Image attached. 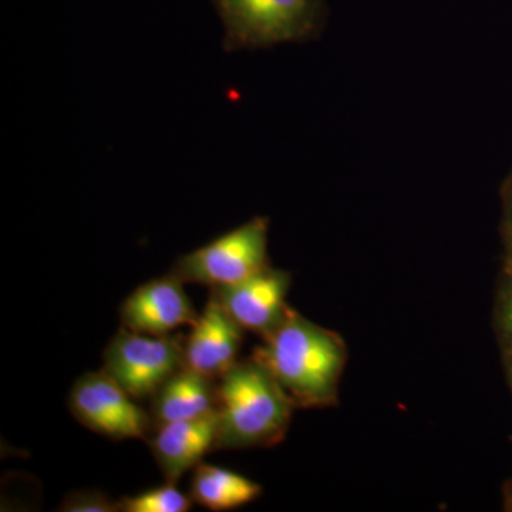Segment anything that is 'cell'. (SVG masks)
I'll return each instance as SVG.
<instances>
[{
	"mask_svg": "<svg viewBox=\"0 0 512 512\" xmlns=\"http://www.w3.org/2000/svg\"><path fill=\"white\" fill-rule=\"evenodd\" d=\"M224 25L225 52L305 43L322 35L326 0H211Z\"/></svg>",
	"mask_w": 512,
	"mask_h": 512,
	"instance_id": "obj_3",
	"label": "cell"
},
{
	"mask_svg": "<svg viewBox=\"0 0 512 512\" xmlns=\"http://www.w3.org/2000/svg\"><path fill=\"white\" fill-rule=\"evenodd\" d=\"M291 285L289 272L268 265L237 284L212 288L211 296L238 325L266 338L291 312V306L286 303Z\"/></svg>",
	"mask_w": 512,
	"mask_h": 512,
	"instance_id": "obj_7",
	"label": "cell"
},
{
	"mask_svg": "<svg viewBox=\"0 0 512 512\" xmlns=\"http://www.w3.org/2000/svg\"><path fill=\"white\" fill-rule=\"evenodd\" d=\"M504 271L505 274L512 275V235L504 237Z\"/></svg>",
	"mask_w": 512,
	"mask_h": 512,
	"instance_id": "obj_17",
	"label": "cell"
},
{
	"mask_svg": "<svg viewBox=\"0 0 512 512\" xmlns=\"http://www.w3.org/2000/svg\"><path fill=\"white\" fill-rule=\"evenodd\" d=\"M507 508L508 510L512 511V481L511 484L508 485Z\"/></svg>",
	"mask_w": 512,
	"mask_h": 512,
	"instance_id": "obj_18",
	"label": "cell"
},
{
	"mask_svg": "<svg viewBox=\"0 0 512 512\" xmlns=\"http://www.w3.org/2000/svg\"><path fill=\"white\" fill-rule=\"evenodd\" d=\"M151 399V419L157 427L195 419L218 409V382L184 366Z\"/></svg>",
	"mask_w": 512,
	"mask_h": 512,
	"instance_id": "obj_11",
	"label": "cell"
},
{
	"mask_svg": "<svg viewBox=\"0 0 512 512\" xmlns=\"http://www.w3.org/2000/svg\"><path fill=\"white\" fill-rule=\"evenodd\" d=\"M119 505L123 512H187L191 510L192 498L167 483L156 490L121 498Z\"/></svg>",
	"mask_w": 512,
	"mask_h": 512,
	"instance_id": "obj_13",
	"label": "cell"
},
{
	"mask_svg": "<svg viewBox=\"0 0 512 512\" xmlns=\"http://www.w3.org/2000/svg\"><path fill=\"white\" fill-rule=\"evenodd\" d=\"M244 330L211 296L185 342V366L220 379L238 362Z\"/></svg>",
	"mask_w": 512,
	"mask_h": 512,
	"instance_id": "obj_9",
	"label": "cell"
},
{
	"mask_svg": "<svg viewBox=\"0 0 512 512\" xmlns=\"http://www.w3.org/2000/svg\"><path fill=\"white\" fill-rule=\"evenodd\" d=\"M505 276L507 281L498 299L497 328L508 357H512V275Z\"/></svg>",
	"mask_w": 512,
	"mask_h": 512,
	"instance_id": "obj_15",
	"label": "cell"
},
{
	"mask_svg": "<svg viewBox=\"0 0 512 512\" xmlns=\"http://www.w3.org/2000/svg\"><path fill=\"white\" fill-rule=\"evenodd\" d=\"M261 485L225 468L200 463L194 468L191 498L211 511H227L255 501Z\"/></svg>",
	"mask_w": 512,
	"mask_h": 512,
	"instance_id": "obj_12",
	"label": "cell"
},
{
	"mask_svg": "<svg viewBox=\"0 0 512 512\" xmlns=\"http://www.w3.org/2000/svg\"><path fill=\"white\" fill-rule=\"evenodd\" d=\"M218 434V409L195 419L157 427L150 447L167 483H177L187 471L194 470L201 463L205 454L217 450Z\"/></svg>",
	"mask_w": 512,
	"mask_h": 512,
	"instance_id": "obj_10",
	"label": "cell"
},
{
	"mask_svg": "<svg viewBox=\"0 0 512 512\" xmlns=\"http://www.w3.org/2000/svg\"><path fill=\"white\" fill-rule=\"evenodd\" d=\"M508 363H510V365H508V376H510V384L512 389V357H508Z\"/></svg>",
	"mask_w": 512,
	"mask_h": 512,
	"instance_id": "obj_19",
	"label": "cell"
},
{
	"mask_svg": "<svg viewBox=\"0 0 512 512\" xmlns=\"http://www.w3.org/2000/svg\"><path fill=\"white\" fill-rule=\"evenodd\" d=\"M198 313L174 274L138 286L124 301L120 319L124 328L143 335L163 336L183 325H194Z\"/></svg>",
	"mask_w": 512,
	"mask_h": 512,
	"instance_id": "obj_8",
	"label": "cell"
},
{
	"mask_svg": "<svg viewBox=\"0 0 512 512\" xmlns=\"http://www.w3.org/2000/svg\"><path fill=\"white\" fill-rule=\"evenodd\" d=\"M501 200H503V231L504 237H511L512 235V170L507 175L501 187Z\"/></svg>",
	"mask_w": 512,
	"mask_h": 512,
	"instance_id": "obj_16",
	"label": "cell"
},
{
	"mask_svg": "<svg viewBox=\"0 0 512 512\" xmlns=\"http://www.w3.org/2000/svg\"><path fill=\"white\" fill-rule=\"evenodd\" d=\"M103 370L133 399L151 397L185 366L183 340L121 329L104 350Z\"/></svg>",
	"mask_w": 512,
	"mask_h": 512,
	"instance_id": "obj_5",
	"label": "cell"
},
{
	"mask_svg": "<svg viewBox=\"0 0 512 512\" xmlns=\"http://www.w3.org/2000/svg\"><path fill=\"white\" fill-rule=\"evenodd\" d=\"M69 403L83 426L113 440L144 439L154 424L151 414L137 406L104 370L80 377Z\"/></svg>",
	"mask_w": 512,
	"mask_h": 512,
	"instance_id": "obj_6",
	"label": "cell"
},
{
	"mask_svg": "<svg viewBox=\"0 0 512 512\" xmlns=\"http://www.w3.org/2000/svg\"><path fill=\"white\" fill-rule=\"evenodd\" d=\"M264 340L254 357L296 407L318 409L338 403L340 377L348 360V349L338 333L291 309L282 325Z\"/></svg>",
	"mask_w": 512,
	"mask_h": 512,
	"instance_id": "obj_1",
	"label": "cell"
},
{
	"mask_svg": "<svg viewBox=\"0 0 512 512\" xmlns=\"http://www.w3.org/2000/svg\"><path fill=\"white\" fill-rule=\"evenodd\" d=\"M64 512H117L119 501L110 500L109 495L100 491H76L64 498L59 508Z\"/></svg>",
	"mask_w": 512,
	"mask_h": 512,
	"instance_id": "obj_14",
	"label": "cell"
},
{
	"mask_svg": "<svg viewBox=\"0 0 512 512\" xmlns=\"http://www.w3.org/2000/svg\"><path fill=\"white\" fill-rule=\"evenodd\" d=\"M295 407L256 357L235 363L218 379L217 450L276 446L288 433Z\"/></svg>",
	"mask_w": 512,
	"mask_h": 512,
	"instance_id": "obj_2",
	"label": "cell"
},
{
	"mask_svg": "<svg viewBox=\"0 0 512 512\" xmlns=\"http://www.w3.org/2000/svg\"><path fill=\"white\" fill-rule=\"evenodd\" d=\"M269 218L255 217L210 244L180 256L171 274L184 284L218 288L262 271L268 261Z\"/></svg>",
	"mask_w": 512,
	"mask_h": 512,
	"instance_id": "obj_4",
	"label": "cell"
}]
</instances>
